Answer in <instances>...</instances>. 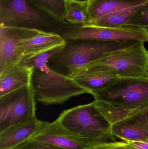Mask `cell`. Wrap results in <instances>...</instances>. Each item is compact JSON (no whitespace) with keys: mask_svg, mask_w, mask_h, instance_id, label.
Here are the masks:
<instances>
[{"mask_svg":"<svg viewBox=\"0 0 148 149\" xmlns=\"http://www.w3.org/2000/svg\"><path fill=\"white\" fill-rule=\"evenodd\" d=\"M87 149H93L91 148H88Z\"/></svg>","mask_w":148,"mask_h":149,"instance_id":"cell-24","label":"cell"},{"mask_svg":"<svg viewBox=\"0 0 148 149\" xmlns=\"http://www.w3.org/2000/svg\"><path fill=\"white\" fill-rule=\"evenodd\" d=\"M33 66L21 63L0 74V96L31 85Z\"/></svg>","mask_w":148,"mask_h":149,"instance_id":"cell-15","label":"cell"},{"mask_svg":"<svg viewBox=\"0 0 148 149\" xmlns=\"http://www.w3.org/2000/svg\"><path fill=\"white\" fill-rule=\"evenodd\" d=\"M29 141L65 149H87L94 146L90 142L70 133L57 120L42 121L39 129Z\"/></svg>","mask_w":148,"mask_h":149,"instance_id":"cell-10","label":"cell"},{"mask_svg":"<svg viewBox=\"0 0 148 149\" xmlns=\"http://www.w3.org/2000/svg\"><path fill=\"white\" fill-rule=\"evenodd\" d=\"M65 43L66 40L59 34L41 31L34 36L22 40L19 44V49L23 60Z\"/></svg>","mask_w":148,"mask_h":149,"instance_id":"cell-14","label":"cell"},{"mask_svg":"<svg viewBox=\"0 0 148 149\" xmlns=\"http://www.w3.org/2000/svg\"><path fill=\"white\" fill-rule=\"evenodd\" d=\"M14 149H65L49 144L28 141L20 144Z\"/></svg>","mask_w":148,"mask_h":149,"instance_id":"cell-22","label":"cell"},{"mask_svg":"<svg viewBox=\"0 0 148 149\" xmlns=\"http://www.w3.org/2000/svg\"><path fill=\"white\" fill-rule=\"evenodd\" d=\"M64 47L49 60L53 67L63 69L68 74L83 68L113 52L140 42H103L86 39H65Z\"/></svg>","mask_w":148,"mask_h":149,"instance_id":"cell-4","label":"cell"},{"mask_svg":"<svg viewBox=\"0 0 148 149\" xmlns=\"http://www.w3.org/2000/svg\"><path fill=\"white\" fill-rule=\"evenodd\" d=\"M73 24L43 9L35 0H0V25L63 35Z\"/></svg>","mask_w":148,"mask_h":149,"instance_id":"cell-3","label":"cell"},{"mask_svg":"<svg viewBox=\"0 0 148 149\" xmlns=\"http://www.w3.org/2000/svg\"><path fill=\"white\" fill-rule=\"evenodd\" d=\"M43 9L56 18L65 21L66 0H35Z\"/></svg>","mask_w":148,"mask_h":149,"instance_id":"cell-19","label":"cell"},{"mask_svg":"<svg viewBox=\"0 0 148 149\" xmlns=\"http://www.w3.org/2000/svg\"><path fill=\"white\" fill-rule=\"evenodd\" d=\"M89 94L107 87L120 77L113 72L97 68L79 69L68 74Z\"/></svg>","mask_w":148,"mask_h":149,"instance_id":"cell-12","label":"cell"},{"mask_svg":"<svg viewBox=\"0 0 148 149\" xmlns=\"http://www.w3.org/2000/svg\"><path fill=\"white\" fill-rule=\"evenodd\" d=\"M93 149H137L130 146L126 142H109L93 146Z\"/></svg>","mask_w":148,"mask_h":149,"instance_id":"cell-21","label":"cell"},{"mask_svg":"<svg viewBox=\"0 0 148 149\" xmlns=\"http://www.w3.org/2000/svg\"><path fill=\"white\" fill-rule=\"evenodd\" d=\"M41 31L0 25V74L22 61L19 49L21 41L34 36Z\"/></svg>","mask_w":148,"mask_h":149,"instance_id":"cell-9","label":"cell"},{"mask_svg":"<svg viewBox=\"0 0 148 149\" xmlns=\"http://www.w3.org/2000/svg\"><path fill=\"white\" fill-rule=\"evenodd\" d=\"M87 2L89 24L106 15L141 5L148 2V0H87Z\"/></svg>","mask_w":148,"mask_h":149,"instance_id":"cell-16","label":"cell"},{"mask_svg":"<svg viewBox=\"0 0 148 149\" xmlns=\"http://www.w3.org/2000/svg\"><path fill=\"white\" fill-rule=\"evenodd\" d=\"M42 123L34 118L0 132V149H14L29 141L39 129Z\"/></svg>","mask_w":148,"mask_h":149,"instance_id":"cell-13","label":"cell"},{"mask_svg":"<svg viewBox=\"0 0 148 149\" xmlns=\"http://www.w3.org/2000/svg\"><path fill=\"white\" fill-rule=\"evenodd\" d=\"M114 136L123 141L148 139V107L111 125Z\"/></svg>","mask_w":148,"mask_h":149,"instance_id":"cell-11","label":"cell"},{"mask_svg":"<svg viewBox=\"0 0 148 149\" xmlns=\"http://www.w3.org/2000/svg\"><path fill=\"white\" fill-rule=\"evenodd\" d=\"M65 129L93 145L116 141L110 125L99 113L95 101L63 111L56 119Z\"/></svg>","mask_w":148,"mask_h":149,"instance_id":"cell-5","label":"cell"},{"mask_svg":"<svg viewBox=\"0 0 148 149\" xmlns=\"http://www.w3.org/2000/svg\"><path fill=\"white\" fill-rule=\"evenodd\" d=\"M90 94L99 113L113 125L148 107V77L120 78Z\"/></svg>","mask_w":148,"mask_h":149,"instance_id":"cell-1","label":"cell"},{"mask_svg":"<svg viewBox=\"0 0 148 149\" xmlns=\"http://www.w3.org/2000/svg\"><path fill=\"white\" fill-rule=\"evenodd\" d=\"M124 26L148 29V2L141 5Z\"/></svg>","mask_w":148,"mask_h":149,"instance_id":"cell-20","label":"cell"},{"mask_svg":"<svg viewBox=\"0 0 148 149\" xmlns=\"http://www.w3.org/2000/svg\"><path fill=\"white\" fill-rule=\"evenodd\" d=\"M65 39H86L103 42L137 41L148 42V29L131 27H103L74 24L63 35Z\"/></svg>","mask_w":148,"mask_h":149,"instance_id":"cell-8","label":"cell"},{"mask_svg":"<svg viewBox=\"0 0 148 149\" xmlns=\"http://www.w3.org/2000/svg\"><path fill=\"white\" fill-rule=\"evenodd\" d=\"M65 44L34 56L24 58L21 62L34 68L31 86L36 100L44 105L62 104L72 97L89 93L73 79L49 66V59Z\"/></svg>","mask_w":148,"mask_h":149,"instance_id":"cell-2","label":"cell"},{"mask_svg":"<svg viewBox=\"0 0 148 149\" xmlns=\"http://www.w3.org/2000/svg\"><path fill=\"white\" fill-rule=\"evenodd\" d=\"M130 146L137 149H148V140L138 141H127Z\"/></svg>","mask_w":148,"mask_h":149,"instance_id":"cell-23","label":"cell"},{"mask_svg":"<svg viewBox=\"0 0 148 149\" xmlns=\"http://www.w3.org/2000/svg\"><path fill=\"white\" fill-rule=\"evenodd\" d=\"M142 5L124 9L106 15L94 21L89 25L112 28L124 26Z\"/></svg>","mask_w":148,"mask_h":149,"instance_id":"cell-18","label":"cell"},{"mask_svg":"<svg viewBox=\"0 0 148 149\" xmlns=\"http://www.w3.org/2000/svg\"><path fill=\"white\" fill-rule=\"evenodd\" d=\"M140 42L110 54L84 66L110 71L120 78L148 77V51Z\"/></svg>","mask_w":148,"mask_h":149,"instance_id":"cell-6","label":"cell"},{"mask_svg":"<svg viewBox=\"0 0 148 149\" xmlns=\"http://www.w3.org/2000/svg\"><path fill=\"white\" fill-rule=\"evenodd\" d=\"M36 110L35 94L31 85L0 96V132L36 118Z\"/></svg>","mask_w":148,"mask_h":149,"instance_id":"cell-7","label":"cell"},{"mask_svg":"<svg viewBox=\"0 0 148 149\" xmlns=\"http://www.w3.org/2000/svg\"><path fill=\"white\" fill-rule=\"evenodd\" d=\"M64 20L73 24H89L87 0H66Z\"/></svg>","mask_w":148,"mask_h":149,"instance_id":"cell-17","label":"cell"}]
</instances>
